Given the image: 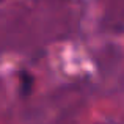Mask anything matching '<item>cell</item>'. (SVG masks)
Wrapping results in <instances>:
<instances>
[{
    "instance_id": "obj_1",
    "label": "cell",
    "mask_w": 124,
    "mask_h": 124,
    "mask_svg": "<svg viewBox=\"0 0 124 124\" xmlns=\"http://www.w3.org/2000/svg\"><path fill=\"white\" fill-rule=\"evenodd\" d=\"M19 79H21V91H22V94H24V96H28L30 91H31V86H33V77H31L28 72H21Z\"/></svg>"
}]
</instances>
